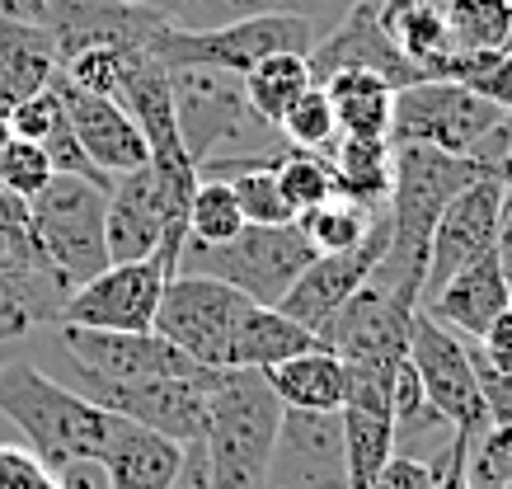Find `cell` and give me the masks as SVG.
<instances>
[{"instance_id": "cell-1", "label": "cell", "mask_w": 512, "mask_h": 489, "mask_svg": "<svg viewBox=\"0 0 512 489\" xmlns=\"http://www.w3.org/2000/svg\"><path fill=\"white\" fill-rule=\"evenodd\" d=\"M282 410L287 405L259 367H217L207 386V424L198 438L212 489H264Z\"/></svg>"}, {"instance_id": "cell-2", "label": "cell", "mask_w": 512, "mask_h": 489, "mask_svg": "<svg viewBox=\"0 0 512 489\" xmlns=\"http://www.w3.org/2000/svg\"><path fill=\"white\" fill-rule=\"evenodd\" d=\"M174 118H179V142L193 165L226 156H268L282 160L292 146L282 132L264 123L245 95V76L217 71V66H170Z\"/></svg>"}, {"instance_id": "cell-3", "label": "cell", "mask_w": 512, "mask_h": 489, "mask_svg": "<svg viewBox=\"0 0 512 489\" xmlns=\"http://www.w3.org/2000/svg\"><path fill=\"white\" fill-rule=\"evenodd\" d=\"M0 419H10L29 452H38L52 471L71 461H99L113 428L109 410L85 400L76 386L52 381L33 363H0Z\"/></svg>"}, {"instance_id": "cell-4", "label": "cell", "mask_w": 512, "mask_h": 489, "mask_svg": "<svg viewBox=\"0 0 512 489\" xmlns=\"http://www.w3.org/2000/svg\"><path fill=\"white\" fill-rule=\"evenodd\" d=\"M33 245H38V269L62 287L66 297L94 273L109 269V189L80 179V174H52L47 189L29 198Z\"/></svg>"}, {"instance_id": "cell-5", "label": "cell", "mask_w": 512, "mask_h": 489, "mask_svg": "<svg viewBox=\"0 0 512 489\" xmlns=\"http://www.w3.org/2000/svg\"><path fill=\"white\" fill-rule=\"evenodd\" d=\"M311 259V240L301 236L296 221H287V226H245L240 236L221 240V245L184 240L179 273H207V278L240 287L259 306H278Z\"/></svg>"}, {"instance_id": "cell-6", "label": "cell", "mask_w": 512, "mask_h": 489, "mask_svg": "<svg viewBox=\"0 0 512 489\" xmlns=\"http://www.w3.org/2000/svg\"><path fill=\"white\" fill-rule=\"evenodd\" d=\"M320 24L306 15H287V10H268V15H245L217 29H160L151 38V57L165 66H217L245 76L254 66L273 57V52H306L311 57Z\"/></svg>"}, {"instance_id": "cell-7", "label": "cell", "mask_w": 512, "mask_h": 489, "mask_svg": "<svg viewBox=\"0 0 512 489\" xmlns=\"http://www.w3.org/2000/svg\"><path fill=\"white\" fill-rule=\"evenodd\" d=\"M512 113L494 109L470 85L447 76H428L395 90V113H390V146H433L451 156H475L480 142H489Z\"/></svg>"}, {"instance_id": "cell-8", "label": "cell", "mask_w": 512, "mask_h": 489, "mask_svg": "<svg viewBox=\"0 0 512 489\" xmlns=\"http://www.w3.org/2000/svg\"><path fill=\"white\" fill-rule=\"evenodd\" d=\"M254 301L240 287L207 278V273H174L165 283L156 311V334H165L174 348H184L193 363L202 367H226L231 358L235 325L245 320Z\"/></svg>"}, {"instance_id": "cell-9", "label": "cell", "mask_w": 512, "mask_h": 489, "mask_svg": "<svg viewBox=\"0 0 512 489\" xmlns=\"http://www.w3.org/2000/svg\"><path fill=\"white\" fill-rule=\"evenodd\" d=\"M414 301L395 297L372 278L343 301L339 311L320 325V344L339 353L343 367H362V372H381L395 377L400 363L409 358V320H414Z\"/></svg>"}, {"instance_id": "cell-10", "label": "cell", "mask_w": 512, "mask_h": 489, "mask_svg": "<svg viewBox=\"0 0 512 489\" xmlns=\"http://www.w3.org/2000/svg\"><path fill=\"white\" fill-rule=\"evenodd\" d=\"M179 273L174 254H151L132 264H109L94 273L90 283H80L62 301L57 325H80V330H156V311L165 297V283Z\"/></svg>"}, {"instance_id": "cell-11", "label": "cell", "mask_w": 512, "mask_h": 489, "mask_svg": "<svg viewBox=\"0 0 512 489\" xmlns=\"http://www.w3.org/2000/svg\"><path fill=\"white\" fill-rule=\"evenodd\" d=\"M217 372L207 377H156V381H104L76 372V391L94 400L99 410L123 414L132 424H146L165 433L174 442H198L202 424H207V386Z\"/></svg>"}, {"instance_id": "cell-12", "label": "cell", "mask_w": 512, "mask_h": 489, "mask_svg": "<svg viewBox=\"0 0 512 489\" xmlns=\"http://www.w3.org/2000/svg\"><path fill=\"white\" fill-rule=\"evenodd\" d=\"M62 353L76 372L104 381H156V377H207L217 367L193 363L184 348H174L156 330H80L57 325Z\"/></svg>"}, {"instance_id": "cell-13", "label": "cell", "mask_w": 512, "mask_h": 489, "mask_svg": "<svg viewBox=\"0 0 512 489\" xmlns=\"http://www.w3.org/2000/svg\"><path fill=\"white\" fill-rule=\"evenodd\" d=\"M409 363L419 372L428 400H433L461 433L489 428L480 377H475V363H470V344L456 339V330H447V325H442L433 311H423V306L414 311V320H409Z\"/></svg>"}, {"instance_id": "cell-14", "label": "cell", "mask_w": 512, "mask_h": 489, "mask_svg": "<svg viewBox=\"0 0 512 489\" xmlns=\"http://www.w3.org/2000/svg\"><path fill=\"white\" fill-rule=\"evenodd\" d=\"M264 489H348L339 410H282Z\"/></svg>"}, {"instance_id": "cell-15", "label": "cell", "mask_w": 512, "mask_h": 489, "mask_svg": "<svg viewBox=\"0 0 512 489\" xmlns=\"http://www.w3.org/2000/svg\"><path fill=\"white\" fill-rule=\"evenodd\" d=\"M339 71H376L386 76L395 90L423 80V71L390 38L386 19H381V0H353L334 24H329L311 48V76L329 80Z\"/></svg>"}, {"instance_id": "cell-16", "label": "cell", "mask_w": 512, "mask_h": 489, "mask_svg": "<svg viewBox=\"0 0 512 489\" xmlns=\"http://www.w3.org/2000/svg\"><path fill=\"white\" fill-rule=\"evenodd\" d=\"M498 207H503V174H498V170L480 174V179H470L466 189H461L447 207H442V217H437V226H433V245H428L423 301L433 297L451 273H461L466 264H475L480 254L494 250Z\"/></svg>"}, {"instance_id": "cell-17", "label": "cell", "mask_w": 512, "mask_h": 489, "mask_svg": "<svg viewBox=\"0 0 512 489\" xmlns=\"http://www.w3.org/2000/svg\"><path fill=\"white\" fill-rule=\"evenodd\" d=\"M386 245H390V212H381V217H376V226L357 240L353 250L315 254L311 264H306V273L287 287V297H282L278 306L292 320H301L306 330H320V325L339 311L343 301H348L357 287L372 278V269L381 264Z\"/></svg>"}, {"instance_id": "cell-18", "label": "cell", "mask_w": 512, "mask_h": 489, "mask_svg": "<svg viewBox=\"0 0 512 489\" xmlns=\"http://www.w3.org/2000/svg\"><path fill=\"white\" fill-rule=\"evenodd\" d=\"M52 85H57V95H62L66 118H71V127H76L85 156L109 174V179L141 170V165L151 160V146H146V137H141L137 118H132L113 95H85V90H76L62 71H57Z\"/></svg>"}, {"instance_id": "cell-19", "label": "cell", "mask_w": 512, "mask_h": 489, "mask_svg": "<svg viewBox=\"0 0 512 489\" xmlns=\"http://www.w3.org/2000/svg\"><path fill=\"white\" fill-rule=\"evenodd\" d=\"M99 466L109 475V489H174L179 466H184V442L113 414Z\"/></svg>"}, {"instance_id": "cell-20", "label": "cell", "mask_w": 512, "mask_h": 489, "mask_svg": "<svg viewBox=\"0 0 512 489\" xmlns=\"http://www.w3.org/2000/svg\"><path fill=\"white\" fill-rule=\"evenodd\" d=\"M118 104L137 118L141 137L151 146V160H188L184 142H179V118H174V90H170V66L156 62L141 48L127 57L123 85H118ZM193 165V160H188Z\"/></svg>"}, {"instance_id": "cell-21", "label": "cell", "mask_w": 512, "mask_h": 489, "mask_svg": "<svg viewBox=\"0 0 512 489\" xmlns=\"http://www.w3.org/2000/svg\"><path fill=\"white\" fill-rule=\"evenodd\" d=\"M508 306H512V292H508L503 269H498L494 250L480 254V259H475V264H466L461 273H451L447 283L423 301V311H433L447 330L466 334V339H480V334L489 330V325H494Z\"/></svg>"}, {"instance_id": "cell-22", "label": "cell", "mask_w": 512, "mask_h": 489, "mask_svg": "<svg viewBox=\"0 0 512 489\" xmlns=\"http://www.w3.org/2000/svg\"><path fill=\"white\" fill-rule=\"evenodd\" d=\"M62 71L57 57V38L19 15H0V113H10L15 104L33 99L47 90Z\"/></svg>"}, {"instance_id": "cell-23", "label": "cell", "mask_w": 512, "mask_h": 489, "mask_svg": "<svg viewBox=\"0 0 512 489\" xmlns=\"http://www.w3.org/2000/svg\"><path fill=\"white\" fill-rule=\"evenodd\" d=\"M315 344H320V334L306 330L301 320H292L282 306H259L254 301L245 320L235 325L226 367H259V372H268V367L287 363V358H296V353H306Z\"/></svg>"}, {"instance_id": "cell-24", "label": "cell", "mask_w": 512, "mask_h": 489, "mask_svg": "<svg viewBox=\"0 0 512 489\" xmlns=\"http://www.w3.org/2000/svg\"><path fill=\"white\" fill-rule=\"evenodd\" d=\"M264 377L287 410H343V395H348V367L325 344L268 367Z\"/></svg>"}, {"instance_id": "cell-25", "label": "cell", "mask_w": 512, "mask_h": 489, "mask_svg": "<svg viewBox=\"0 0 512 489\" xmlns=\"http://www.w3.org/2000/svg\"><path fill=\"white\" fill-rule=\"evenodd\" d=\"M141 5L160 10L174 29H217V24H231V19H245V15L287 10V15L315 19L320 33H325V19H339L353 0H141Z\"/></svg>"}, {"instance_id": "cell-26", "label": "cell", "mask_w": 512, "mask_h": 489, "mask_svg": "<svg viewBox=\"0 0 512 489\" xmlns=\"http://www.w3.org/2000/svg\"><path fill=\"white\" fill-rule=\"evenodd\" d=\"M334 99L343 137H390V113H395V85L376 71H339L320 80Z\"/></svg>"}, {"instance_id": "cell-27", "label": "cell", "mask_w": 512, "mask_h": 489, "mask_svg": "<svg viewBox=\"0 0 512 489\" xmlns=\"http://www.w3.org/2000/svg\"><path fill=\"white\" fill-rule=\"evenodd\" d=\"M339 179V193L357 198L367 207H386L390 179H395V146L386 137H343L325 151Z\"/></svg>"}, {"instance_id": "cell-28", "label": "cell", "mask_w": 512, "mask_h": 489, "mask_svg": "<svg viewBox=\"0 0 512 489\" xmlns=\"http://www.w3.org/2000/svg\"><path fill=\"white\" fill-rule=\"evenodd\" d=\"M66 292L43 269L24 273H0V344H15L38 325H57L62 320Z\"/></svg>"}, {"instance_id": "cell-29", "label": "cell", "mask_w": 512, "mask_h": 489, "mask_svg": "<svg viewBox=\"0 0 512 489\" xmlns=\"http://www.w3.org/2000/svg\"><path fill=\"white\" fill-rule=\"evenodd\" d=\"M343 447H348V489H372L395 457V410L343 405Z\"/></svg>"}, {"instance_id": "cell-30", "label": "cell", "mask_w": 512, "mask_h": 489, "mask_svg": "<svg viewBox=\"0 0 512 489\" xmlns=\"http://www.w3.org/2000/svg\"><path fill=\"white\" fill-rule=\"evenodd\" d=\"M311 85H315V76H311V57H306V52H273V57H264L254 71H245L249 104L273 127L287 118V109H292Z\"/></svg>"}, {"instance_id": "cell-31", "label": "cell", "mask_w": 512, "mask_h": 489, "mask_svg": "<svg viewBox=\"0 0 512 489\" xmlns=\"http://www.w3.org/2000/svg\"><path fill=\"white\" fill-rule=\"evenodd\" d=\"M381 212L386 207H367V203H357V198H348V193H334L329 203L301 212L296 226H301V236L311 240L315 254H339V250H353L357 240L376 226Z\"/></svg>"}, {"instance_id": "cell-32", "label": "cell", "mask_w": 512, "mask_h": 489, "mask_svg": "<svg viewBox=\"0 0 512 489\" xmlns=\"http://www.w3.org/2000/svg\"><path fill=\"white\" fill-rule=\"evenodd\" d=\"M451 57L512 48V0H447Z\"/></svg>"}, {"instance_id": "cell-33", "label": "cell", "mask_w": 512, "mask_h": 489, "mask_svg": "<svg viewBox=\"0 0 512 489\" xmlns=\"http://www.w3.org/2000/svg\"><path fill=\"white\" fill-rule=\"evenodd\" d=\"M245 231V212L235 203L231 179H198L193 203H188V240L198 245H221Z\"/></svg>"}, {"instance_id": "cell-34", "label": "cell", "mask_w": 512, "mask_h": 489, "mask_svg": "<svg viewBox=\"0 0 512 489\" xmlns=\"http://www.w3.org/2000/svg\"><path fill=\"white\" fill-rule=\"evenodd\" d=\"M273 174H278L287 203L296 207V217L320 203H329V198L339 193V179H334V165H329L325 151H296L292 146V151L273 165Z\"/></svg>"}, {"instance_id": "cell-35", "label": "cell", "mask_w": 512, "mask_h": 489, "mask_svg": "<svg viewBox=\"0 0 512 489\" xmlns=\"http://www.w3.org/2000/svg\"><path fill=\"white\" fill-rule=\"evenodd\" d=\"M278 132H282V142L296 146V151H329V146L339 142V113H334V99H329V90L320 80L287 109Z\"/></svg>"}, {"instance_id": "cell-36", "label": "cell", "mask_w": 512, "mask_h": 489, "mask_svg": "<svg viewBox=\"0 0 512 489\" xmlns=\"http://www.w3.org/2000/svg\"><path fill=\"white\" fill-rule=\"evenodd\" d=\"M447 80H461V85H470L480 99H489L494 109L512 113V48L451 57V62H447Z\"/></svg>"}, {"instance_id": "cell-37", "label": "cell", "mask_w": 512, "mask_h": 489, "mask_svg": "<svg viewBox=\"0 0 512 489\" xmlns=\"http://www.w3.org/2000/svg\"><path fill=\"white\" fill-rule=\"evenodd\" d=\"M231 189L240 212H245V226H287V221H296V207L287 203L273 165H254V170L235 174Z\"/></svg>"}, {"instance_id": "cell-38", "label": "cell", "mask_w": 512, "mask_h": 489, "mask_svg": "<svg viewBox=\"0 0 512 489\" xmlns=\"http://www.w3.org/2000/svg\"><path fill=\"white\" fill-rule=\"evenodd\" d=\"M52 179V160H47L43 142H24L10 137V146L0 151V189L19 193V198H38Z\"/></svg>"}, {"instance_id": "cell-39", "label": "cell", "mask_w": 512, "mask_h": 489, "mask_svg": "<svg viewBox=\"0 0 512 489\" xmlns=\"http://www.w3.org/2000/svg\"><path fill=\"white\" fill-rule=\"evenodd\" d=\"M127 57L132 52H118V48H85L76 57L62 62V76L85 90V95H113L118 99V85H123V71H127Z\"/></svg>"}, {"instance_id": "cell-40", "label": "cell", "mask_w": 512, "mask_h": 489, "mask_svg": "<svg viewBox=\"0 0 512 489\" xmlns=\"http://www.w3.org/2000/svg\"><path fill=\"white\" fill-rule=\"evenodd\" d=\"M512 480V428H480L470 438V489H503Z\"/></svg>"}, {"instance_id": "cell-41", "label": "cell", "mask_w": 512, "mask_h": 489, "mask_svg": "<svg viewBox=\"0 0 512 489\" xmlns=\"http://www.w3.org/2000/svg\"><path fill=\"white\" fill-rule=\"evenodd\" d=\"M47 160H52V174H80V179H94V184H104V189H113V179L99 165H94L90 156H85V146H80L76 127H71V118H62V123L52 127V137L43 142Z\"/></svg>"}, {"instance_id": "cell-42", "label": "cell", "mask_w": 512, "mask_h": 489, "mask_svg": "<svg viewBox=\"0 0 512 489\" xmlns=\"http://www.w3.org/2000/svg\"><path fill=\"white\" fill-rule=\"evenodd\" d=\"M62 118H66V104L57 95V85H47V90H38L33 99L10 109V127H15V137H24V142H47L52 127L62 123Z\"/></svg>"}, {"instance_id": "cell-43", "label": "cell", "mask_w": 512, "mask_h": 489, "mask_svg": "<svg viewBox=\"0 0 512 489\" xmlns=\"http://www.w3.org/2000/svg\"><path fill=\"white\" fill-rule=\"evenodd\" d=\"M0 489H62V480L38 452L0 442Z\"/></svg>"}, {"instance_id": "cell-44", "label": "cell", "mask_w": 512, "mask_h": 489, "mask_svg": "<svg viewBox=\"0 0 512 489\" xmlns=\"http://www.w3.org/2000/svg\"><path fill=\"white\" fill-rule=\"evenodd\" d=\"M470 363H475V377H480V395H484V410H489V424L512 428V372H498L480 358V348L470 339Z\"/></svg>"}, {"instance_id": "cell-45", "label": "cell", "mask_w": 512, "mask_h": 489, "mask_svg": "<svg viewBox=\"0 0 512 489\" xmlns=\"http://www.w3.org/2000/svg\"><path fill=\"white\" fill-rule=\"evenodd\" d=\"M470 438L475 433H456V442L433 461V489H470Z\"/></svg>"}, {"instance_id": "cell-46", "label": "cell", "mask_w": 512, "mask_h": 489, "mask_svg": "<svg viewBox=\"0 0 512 489\" xmlns=\"http://www.w3.org/2000/svg\"><path fill=\"white\" fill-rule=\"evenodd\" d=\"M498 174H503V207H498V236H494V259L503 278H508L512 292V156L498 160Z\"/></svg>"}, {"instance_id": "cell-47", "label": "cell", "mask_w": 512, "mask_h": 489, "mask_svg": "<svg viewBox=\"0 0 512 489\" xmlns=\"http://www.w3.org/2000/svg\"><path fill=\"white\" fill-rule=\"evenodd\" d=\"M372 489H433V466L414 457H390Z\"/></svg>"}, {"instance_id": "cell-48", "label": "cell", "mask_w": 512, "mask_h": 489, "mask_svg": "<svg viewBox=\"0 0 512 489\" xmlns=\"http://www.w3.org/2000/svg\"><path fill=\"white\" fill-rule=\"evenodd\" d=\"M475 348H480V358L489 367H498V372H512V306L503 311V316L489 325V330L475 339Z\"/></svg>"}, {"instance_id": "cell-49", "label": "cell", "mask_w": 512, "mask_h": 489, "mask_svg": "<svg viewBox=\"0 0 512 489\" xmlns=\"http://www.w3.org/2000/svg\"><path fill=\"white\" fill-rule=\"evenodd\" d=\"M174 489H212V471H207V452H202V442H184V466H179Z\"/></svg>"}, {"instance_id": "cell-50", "label": "cell", "mask_w": 512, "mask_h": 489, "mask_svg": "<svg viewBox=\"0 0 512 489\" xmlns=\"http://www.w3.org/2000/svg\"><path fill=\"white\" fill-rule=\"evenodd\" d=\"M57 480H62V489H109V475L99 461H71L57 471Z\"/></svg>"}, {"instance_id": "cell-51", "label": "cell", "mask_w": 512, "mask_h": 489, "mask_svg": "<svg viewBox=\"0 0 512 489\" xmlns=\"http://www.w3.org/2000/svg\"><path fill=\"white\" fill-rule=\"evenodd\" d=\"M10 137H15V127H10V113H0V151L10 146Z\"/></svg>"}, {"instance_id": "cell-52", "label": "cell", "mask_w": 512, "mask_h": 489, "mask_svg": "<svg viewBox=\"0 0 512 489\" xmlns=\"http://www.w3.org/2000/svg\"><path fill=\"white\" fill-rule=\"evenodd\" d=\"M503 489H512V480H508V485H503Z\"/></svg>"}, {"instance_id": "cell-53", "label": "cell", "mask_w": 512, "mask_h": 489, "mask_svg": "<svg viewBox=\"0 0 512 489\" xmlns=\"http://www.w3.org/2000/svg\"><path fill=\"white\" fill-rule=\"evenodd\" d=\"M508 156H512V142H508Z\"/></svg>"}, {"instance_id": "cell-54", "label": "cell", "mask_w": 512, "mask_h": 489, "mask_svg": "<svg viewBox=\"0 0 512 489\" xmlns=\"http://www.w3.org/2000/svg\"><path fill=\"white\" fill-rule=\"evenodd\" d=\"M0 363H5V358H0Z\"/></svg>"}]
</instances>
